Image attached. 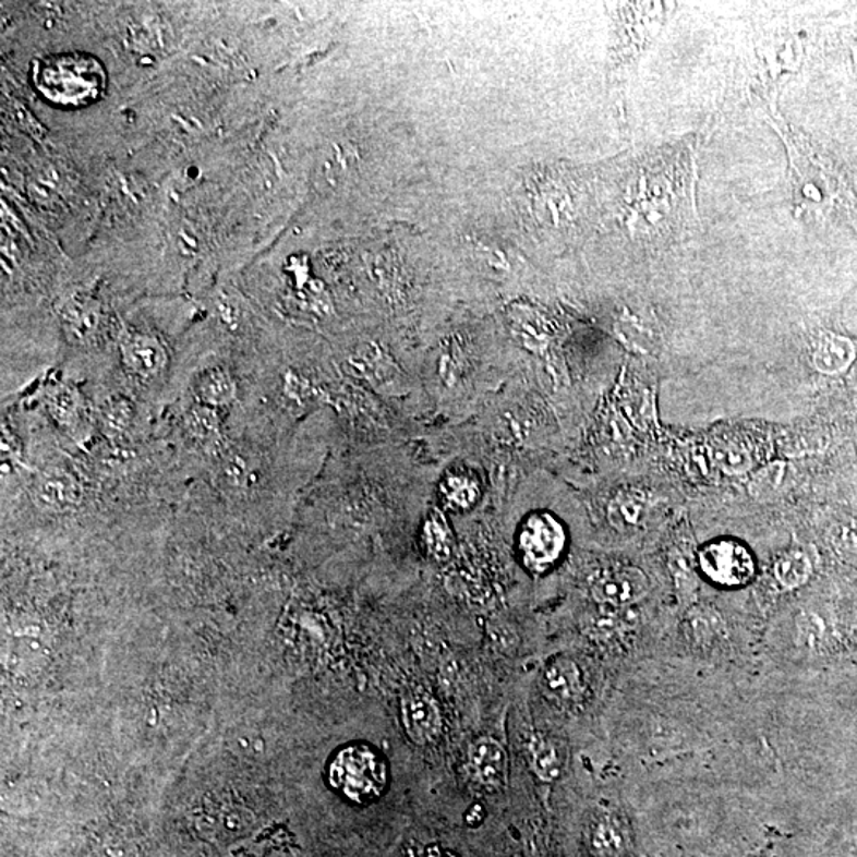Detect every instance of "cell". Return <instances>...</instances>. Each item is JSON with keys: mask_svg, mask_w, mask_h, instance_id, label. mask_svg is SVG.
I'll return each mask as SVG.
<instances>
[{"mask_svg": "<svg viewBox=\"0 0 857 857\" xmlns=\"http://www.w3.org/2000/svg\"><path fill=\"white\" fill-rule=\"evenodd\" d=\"M34 497L40 507L51 511H68L79 504V484L62 470L45 472L37 480Z\"/></svg>", "mask_w": 857, "mask_h": 857, "instance_id": "obj_11", "label": "cell"}, {"mask_svg": "<svg viewBox=\"0 0 857 857\" xmlns=\"http://www.w3.org/2000/svg\"><path fill=\"white\" fill-rule=\"evenodd\" d=\"M196 394L202 406L212 407V409L228 406L236 399V383L228 372L214 369L198 378Z\"/></svg>", "mask_w": 857, "mask_h": 857, "instance_id": "obj_16", "label": "cell"}, {"mask_svg": "<svg viewBox=\"0 0 857 857\" xmlns=\"http://www.w3.org/2000/svg\"><path fill=\"white\" fill-rule=\"evenodd\" d=\"M775 577L785 588H797L804 584L811 575V563L802 552L783 554L775 564Z\"/></svg>", "mask_w": 857, "mask_h": 857, "instance_id": "obj_21", "label": "cell"}, {"mask_svg": "<svg viewBox=\"0 0 857 857\" xmlns=\"http://www.w3.org/2000/svg\"><path fill=\"white\" fill-rule=\"evenodd\" d=\"M618 7V45L613 75L618 82H627L648 48L660 36L675 3H621Z\"/></svg>", "mask_w": 857, "mask_h": 857, "instance_id": "obj_4", "label": "cell"}, {"mask_svg": "<svg viewBox=\"0 0 857 857\" xmlns=\"http://www.w3.org/2000/svg\"><path fill=\"white\" fill-rule=\"evenodd\" d=\"M762 110L765 121L785 145L796 214L818 215L831 208L835 201H838V181L834 179L825 162H822L821 156L800 132L787 123L776 107V100L765 104Z\"/></svg>", "mask_w": 857, "mask_h": 857, "instance_id": "obj_2", "label": "cell"}, {"mask_svg": "<svg viewBox=\"0 0 857 857\" xmlns=\"http://www.w3.org/2000/svg\"><path fill=\"white\" fill-rule=\"evenodd\" d=\"M630 188L629 226L650 249L685 243L699 228L696 137L660 146L637 164Z\"/></svg>", "mask_w": 857, "mask_h": 857, "instance_id": "obj_1", "label": "cell"}, {"mask_svg": "<svg viewBox=\"0 0 857 857\" xmlns=\"http://www.w3.org/2000/svg\"><path fill=\"white\" fill-rule=\"evenodd\" d=\"M685 626L692 642L712 643L723 630V619L712 607H696L686 616Z\"/></svg>", "mask_w": 857, "mask_h": 857, "instance_id": "obj_19", "label": "cell"}, {"mask_svg": "<svg viewBox=\"0 0 857 857\" xmlns=\"http://www.w3.org/2000/svg\"><path fill=\"white\" fill-rule=\"evenodd\" d=\"M787 487V466L776 462L762 469L751 482V493L758 499H772L785 493Z\"/></svg>", "mask_w": 857, "mask_h": 857, "instance_id": "obj_22", "label": "cell"}, {"mask_svg": "<svg viewBox=\"0 0 857 857\" xmlns=\"http://www.w3.org/2000/svg\"><path fill=\"white\" fill-rule=\"evenodd\" d=\"M65 318L79 336H88L97 327V312L85 304L69 305Z\"/></svg>", "mask_w": 857, "mask_h": 857, "instance_id": "obj_28", "label": "cell"}, {"mask_svg": "<svg viewBox=\"0 0 857 857\" xmlns=\"http://www.w3.org/2000/svg\"><path fill=\"white\" fill-rule=\"evenodd\" d=\"M546 692L560 703H570L580 699L583 692V677L580 667L571 660L559 657L554 660L546 667L545 677Z\"/></svg>", "mask_w": 857, "mask_h": 857, "instance_id": "obj_13", "label": "cell"}, {"mask_svg": "<svg viewBox=\"0 0 857 857\" xmlns=\"http://www.w3.org/2000/svg\"><path fill=\"white\" fill-rule=\"evenodd\" d=\"M713 459L721 469L731 473L745 472L751 464L747 449L734 444L721 445L720 448L714 449Z\"/></svg>", "mask_w": 857, "mask_h": 857, "instance_id": "obj_24", "label": "cell"}, {"mask_svg": "<svg viewBox=\"0 0 857 857\" xmlns=\"http://www.w3.org/2000/svg\"><path fill=\"white\" fill-rule=\"evenodd\" d=\"M644 510H647V499L643 494L629 491V493L619 494L612 502L608 517L615 528H618L619 531H627V529H633L640 524Z\"/></svg>", "mask_w": 857, "mask_h": 857, "instance_id": "obj_17", "label": "cell"}, {"mask_svg": "<svg viewBox=\"0 0 857 857\" xmlns=\"http://www.w3.org/2000/svg\"><path fill=\"white\" fill-rule=\"evenodd\" d=\"M330 785L358 804H367L382 796L388 780L383 759L367 747L341 750L329 769Z\"/></svg>", "mask_w": 857, "mask_h": 857, "instance_id": "obj_5", "label": "cell"}, {"mask_svg": "<svg viewBox=\"0 0 857 857\" xmlns=\"http://www.w3.org/2000/svg\"><path fill=\"white\" fill-rule=\"evenodd\" d=\"M424 542L432 557L437 560H447L451 554L452 536L449 532L447 519L440 511H434L424 526Z\"/></svg>", "mask_w": 857, "mask_h": 857, "instance_id": "obj_20", "label": "cell"}, {"mask_svg": "<svg viewBox=\"0 0 857 857\" xmlns=\"http://www.w3.org/2000/svg\"><path fill=\"white\" fill-rule=\"evenodd\" d=\"M470 765L482 785L499 787L507 778V755L494 738H480L470 748Z\"/></svg>", "mask_w": 857, "mask_h": 857, "instance_id": "obj_12", "label": "cell"}, {"mask_svg": "<svg viewBox=\"0 0 857 857\" xmlns=\"http://www.w3.org/2000/svg\"><path fill=\"white\" fill-rule=\"evenodd\" d=\"M222 473H225L226 482L236 490H250L251 484L254 483V473L249 459L240 452H231L226 458Z\"/></svg>", "mask_w": 857, "mask_h": 857, "instance_id": "obj_23", "label": "cell"}, {"mask_svg": "<svg viewBox=\"0 0 857 857\" xmlns=\"http://www.w3.org/2000/svg\"><path fill=\"white\" fill-rule=\"evenodd\" d=\"M476 484L467 476H451L445 486V494L458 507H469L476 499Z\"/></svg>", "mask_w": 857, "mask_h": 857, "instance_id": "obj_27", "label": "cell"}, {"mask_svg": "<svg viewBox=\"0 0 857 857\" xmlns=\"http://www.w3.org/2000/svg\"><path fill=\"white\" fill-rule=\"evenodd\" d=\"M855 345L846 337L822 334L813 354V364L821 374L835 375L845 372L855 362Z\"/></svg>", "mask_w": 857, "mask_h": 857, "instance_id": "obj_14", "label": "cell"}, {"mask_svg": "<svg viewBox=\"0 0 857 857\" xmlns=\"http://www.w3.org/2000/svg\"><path fill=\"white\" fill-rule=\"evenodd\" d=\"M590 843L595 855L618 857L626 848L627 835L625 824L616 814H601L591 824Z\"/></svg>", "mask_w": 857, "mask_h": 857, "instance_id": "obj_15", "label": "cell"}, {"mask_svg": "<svg viewBox=\"0 0 857 857\" xmlns=\"http://www.w3.org/2000/svg\"><path fill=\"white\" fill-rule=\"evenodd\" d=\"M566 546V532L552 515H532L519 534V548L531 569L545 570L552 567Z\"/></svg>", "mask_w": 857, "mask_h": 857, "instance_id": "obj_7", "label": "cell"}, {"mask_svg": "<svg viewBox=\"0 0 857 857\" xmlns=\"http://www.w3.org/2000/svg\"><path fill=\"white\" fill-rule=\"evenodd\" d=\"M832 545L845 559H857V528L853 524L835 526L832 531Z\"/></svg>", "mask_w": 857, "mask_h": 857, "instance_id": "obj_29", "label": "cell"}, {"mask_svg": "<svg viewBox=\"0 0 857 857\" xmlns=\"http://www.w3.org/2000/svg\"><path fill=\"white\" fill-rule=\"evenodd\" d=\"M50 406L56 420L61 421V423H68V421H71L73 414H75L76 400L69 389H59V391L51 397Z\"/></svg>", "mask_w": 857, "mask_h": 857, "instance_id": "obj_30", "label": "cell"}, {"mask_svg": "<svg viewBox=\"0 0 857 857\" xmlns=\"http://www.w3.org/2000/svg\"><path fill=\"white\" fill-rule=\"evenodd\" d=\"M529 752H531L532 769L540 780L554 782L559 778L560 772H563V761H560L556 745L550 738L536 735L532 738Z\"/></svg>", "mask_w": 857, "mask_h": 857, "instance_id": "obj_18", "label": "cell"}, {"mask_svg": "<svg viewBox=\"0 0 857 857\" xmlns=\"http://www.w3.org/2000/svg\"><path fill=\"white\" fill-rule=\"evenodd\" d=\"M700 569L721 587H741L755 575V559L747 546L737 540H716L699 554Z\"/></svg>", "mask_w": 857, "mask_h": 857, "instance_id": "obj_6", "label": "cell"}, {"mask_svg": "<svg viewBox=\"0 0 857 857\" xmlns=\"http://www.w3.org/2000/svg\"><path fill=\"white\" fill-rule=\"evenodd\" d=\"M104 426L110 434H123L132 421V407L129 400L111 399L102 413Z\"/></svg>", "mask_w": 857, "mask_h": 857, "instance_id": "obj_25", "label": "cell"}, {"mask_svg": "<svg viewBox=\"0 0 857 857\" xmlns=\"http://www.w3.org/2000/svg\"><path fill=\"white\" fill-rule=\"evenodd\" d=\"M650 581L637 567H616L604 571L592 584V598L601 604L626 607L647 595Z\"/></svg>", "mask_w": 857, "mask_h": 857, "instance_id": "obj_8", "label": "cell"}, {"mask_svg": "<svg viewBox=\"0 0 857 857\" xmlns=\"http://www.w3.org/2000/svg\"><path fill=\"white\" fill-rule=\"evenodd\" d=\"M402 721L414 744L428 745L442 733V714L437 703L426 692H413L402 702Z\"/></svg>", "mask_w": 857, "mask_h": 857, "instance_id": "obj_9", "label": "cell"}, {"mask_svg": "<svg viewBox=\"0 0 857 857\" xmlns=\"http://www.w3.org/2000/svg\"><path fill=\"white\" fill-rule=\"evenodd\" d=\"M121 353L125 367L138 378H156L166 367L167 357L161 343L145 334L125 336L121 343Z\"/></svg>", "mask_w": 857, "mask_h": 857, "instance_id": "obj_10", "label": "cell"}, {"mask_svg": "<svg viewBox=\"0 0 857 857\" xmlns=\"http://www.w3.org/2000/svg\"><path fill=\"white\" fill-rule=\"evenodd\" d=\"M37 88L59 106L82 107L94 102L106 86V73L90 56H50L36 62Z\"/></svg>", "mask_w": 857, "mask_h": 857, "instance_id": "obj_3", "label": "cell"}, {"mask_svg": "<svg viewBox=\"0 0 857 857\" xmlns=\"http://www.w3.org/2000/svg\"><path fill=\"white\" fill-rule=\"evenodd\" d=\"M190 428L201 440H210L219 431V421L215 409L197 406L190 413Z\"/></svg>", "mask_w": 857, "mask_h": 857, "instance_id": "obj_26", "label": "cell"}]
</instances>
